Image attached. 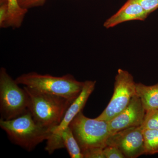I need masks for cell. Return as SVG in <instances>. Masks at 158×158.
Instances as JSON below:
<instances>
[{
	"instance_id": "obj_13",
	"label": "cell",
	"mask_w": 158,
	"mask_h": 158,
	"mask_svg": "<svg viewBox=\"0 0 158 158\" xmlns=\"http://www.w3.org/2000/svg\"><path fill=\"white\" fill-rule=\"evenodd\" d=\"M62 143L71 158H84L78 143L69 127L65 129L61 135Z\"/></svg>"
},
{
	"instance_id": "obj_3",
	"label": "cell",
	"mask_w": 158,
	"mask_h": 158,
	"mask_svg": "<svg viewBox=\"0 0 158 158\" xmlns=\"http://www.w3.org/2000/svg\"><path fill=\"white\" fill-rule=\"evenodd\" d=\"M0 127L12 143L29 152L33 150L44 141H46L52 133L37 123L28 110L13 119L1 118Z\"/></svg>"
},
{
	"instance_id": "obj_2",
	"label": "cell",
	"mask_w": 158,
	"mask_h": 158,
	"mask_svg": "<svg viewBox=\"0 0 158 158\" xmlns=\"http://www.w3.org/2000/svg\"><path fill=\"white\" fill-rule=\"evenodd\" d=\"M15 81L43 93L52 94L74 101L79 96L85 82L77 81L73 76L66 74L55 77L36 72L23 74L16 78Z\"/></svg>"
},
{
	"instance_id": "obj_17",
	"label": "cell",
	"mask_w": 158,
	"mask_h": 158,
	"mask_svg": "<svg viewBox=\"0 0 158 158\" xmlns=\"http://www.w3.org/2000/svg\"><path fill=\"white\" fill-rule=\"evenodd\" d=\"M106 158H125V157L120 150L113 146H106L103 149Z\"/></svg>"
},
{
	"instance_id": "obj_19",
	"label": "cell",
	"mask_w": 158,
	"mask_h": 158,
	"mask_svg": "<svg viewBox=\"0 0 158 158\" xmlns=\"http://www.w3.org/2000/svg\"><path fill=\"white\" fill-rule=\"evenodd\" d=\"M0 6V26L1 27H4L5 23L8 16V6L7 0H1Z\"/></svg>"
},
{
	"instance_id": "obj_14",
	"label": "cell",
	"mask_w": 158,
	"mask_h": 158,
	"mask_svg": "<svg viewBox=\"0 0 158 158\" xmlns=\"http://www.w3.org/2000/svg\"><path fill=\"white\" fill-rule=\"evenodd\" d=\"M144 154L153 155L158 153V130H143Z\"/></svg>"
},
{
	"instance_id": "obj_9",
	"label": "cell",
	"mask_w": 158,
	"mask_h": 158,
	"mask_svg": "<svg viewBox=\"0 0 158 158\" xmlns=\"http://www.w3.org/2000/svg\"><path fill=\"white\" fill-rule=\"evenodd\" d=\"M145 110L141 99L136 94L122 112L108 122L110 134L134 127L141 126L144 121Z\"/></svg>"
},
{
	"instance_id": "obj_18",
	"label": "cell",
	"mask_w": 158,
	"mask_h": 158,
	"mask_svg": "<svg viewBox=\"0 0 158 158\" xmlns=\"http://www.w3.org/2000/svg\"><path fill=\"white\" fill-rule=\"evenodd\" d=\"M102 148H93L82 153L84 158H106Z\"/></svg>"
},
{
	"instance_id": "obj_6",
	"label": "cell",
	"mask_w": 158,
	"mask_h": 158,
	"mask_svg": "<svg viewBox=\"0 0 158 158\" xmlns=\"http://www.w3.org/2000/svg\"><path fill=\"white\" fill-rule=\"evenodd\" d=\"M136 84L129 72L118 69L115 77L113 96L106 108L95 118L109 122L122 112L136 94Z\"/></svg>"
},
{
	"instance_id": "obj_1",
	"label": "cell",
	"mask_w": 158,
	"mask_h": 158,
	"mask_svg": "<svg viewBox=\"0 0 158 158\" xmlns=\"http://www.w3.org/2000/svg\"><path fill=\"white\" fill-rule=\"evenodd\" d=\"M27 96V109L35 122L51 132L61 122L73 101L43 93L24 86Z\"/></svg>"
},
{
	"instance_id": "obj_4",
	"label": "cell",
	"mask_w": 158,
	"mask_h": 158,
	"mask_svg": "<svg viewBox=\"0 0 158 158\" xmlns=\"http://www.w3.org/2000/svg\"><path fill=\"white\" fill-rule=\"evenodd\" d=\"M82 153L93 148H105L111 135L108 122L86 117L81 111L69 125Z\"/></svg>"
},
{
	"instance_id": "obj_16",
	"label": "cell",
	"mask_w": 158,
	"mask_h": 158,
	"mask_svg": "<svg viewBox=\"0 0 158 158\" xmlns=\"http://www.w3.org/2000/svg\"><path fill=\"white\" fill-rule=\"evenodd\" d=\"M148 15L158 9V0H136Z\"/></svg>"
},
{
	"instance_id": "obj_8",
	"label": "cell",
	"mask_w": 158,
	"mask_h": 158,
	"mask_svg": "<svg viewBox=\"0 0 158 158\" xmlns=\"http://www.w3.org/2000/svg\"><path fill=\"white\" fill-rule=\"evenodd\" d=\"M106 144L117 147L125 158L138 157L145 152L143 129L141 126L134 127L111 134Z\"/></svg>"
},
{
	"instance_id": "obj_12",
	"label": "cell",
	"mask_w": 158,
	"mask_h": 158,
	"mask_svg": "<svg viewBox=\"0 0 158 158\" xmlns=\"http://www.w3.org/2000/svg\"><path fill=\"white\" fill-rule=\"evenodd\" d=\"M8 16L4 25L6 27L19 28L21 26L27 9L20 6L18 0H7Z\"/></svg>"
},
{
	"instance_id": "obj_15",
	"label": "cell",
	"mask_w": 158,
	"mask_h": 158,
	"mask_svg": "<svg viewBox=\"0 0 158 158\" xmlns=\"http://www.w3.org/2000/svg\"><path fill=\"white\" fill-rule=\"evenodd\" d=\"M141 126L143 130H158V109L146 112Z\"/></svg>"
},
{
	"instance_id": "obj_20",
	"label": "cell",
	"mask_w": 158,
	"mask_h": 158,
	"mask_svg": "<svg viewBox=\"0 0 158 158\" xmlns=\"http://www.w3.org/2000/svg\"><path fill=\"white\" fill-rule=\"evenodd\" d=\"M46 0H18L20 6L25 9L40 6L44 3Z\"/></svg>"
},
{
	"instance_id": "obj_10",
	"label": "cell",
	"mask_w": 158,
	"mask_h": 158,
	"mask_svg": "<svg viewBox=\"0 0 158 158\" xmlns=\"http://www.w3.org/2000/svg\"><path fill=\"white\" fill-rule=\"evenodd\" d=\"M148 15L136 0H128L115 14L105 22L103 26L106 28L110 29L129 21H144Z\"/></svg>"
},
{
	"instance_id": "obj_7",
	"label": "cell",
	"mask_w": 158,
	"mask_h": 158,
	"mask_svg": "<svg viewBox=\"0 0 158 158\" xmlns=\"http://www.w3.org/2000/svg\"><path fill=\"white\" fill-rule=\"evenodd\" d=\"M96 83V81L85 82L81 92L70 105L60 124L51 133L49 138L46 141L45 148V150L49 154H52L56 150L64 148L61 138L62 131L69 126L77 114L82 111L88 98L94 90Z\"/></svg>"
},
{
	"instance_id": "obj_5",
	"label": "cell",
	"mask_w": 158,
	"mask_h": 158,
	"mask_svg": "<svg viewBox=\"0 0 158 158\" xmlns=\"http://www.w3.org/2000/svg\"><path fill=\"white\" fill-rule=\"evenodd\" d=\"M5 68L0 69V112L1 118L10 120L27 111V96Z\"/></svg>"
},
{
	"instance_id": "obj_11",
	"label": "cell",
	"mask_w": 158,
	"mask_h": 158,
	"mask_svg": "<svg viewBox=\"0 0 158 158\" xmlns=\"http://www.w3.org/2000/svg\"><path fill=\"white\" fill-rule=\"evenodd\" d=\"M136 92L141 99L145 113L158 109V83L151 86L136 83Z\"/></svg>"
}]
</instances>
